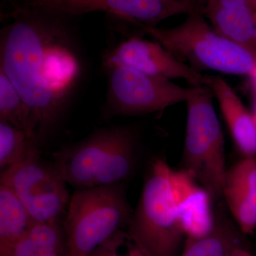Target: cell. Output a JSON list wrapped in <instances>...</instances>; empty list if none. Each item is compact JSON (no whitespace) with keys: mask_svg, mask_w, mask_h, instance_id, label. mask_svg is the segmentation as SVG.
Listing matches in <instances>:
<instances>
[{"mask_svg":"<svg viewBox=\"0 0 256 256\" xmlns=\"http://www.w3.org/2000/svg\"><path fill=\"white\" fill-rule=\"evenodd\" d=\"M2 28L0 69L31 114L37 138L55 124L79 72L56 15L16 8Z\"/></svg>","mask_w":256,"mask_h":256,"instance_id":"cell-1","label":"cell"},{"mask_svg":"<svg viewBox=\"0 0 256 256\" xmlns=\"http://www.w3.org/2000/svg\"><path fill=\"white\" fill-rule=\"evenodd\" d=\"M190 175L175 170L162 158L152 162L128 232L151 256H178L186 238L182 220Z\"/></svg>","mask_w":256,"mask_h":256,"instance_id":"cell-2","label":"cell"},{"mask_svg":"<svg viewBox=\"0 0 256 256\" xmlns=\"http://www.w3.org/2000/svg\"><path fill=\"white\" fill-rule=\"evenodd\" d=\"M137 162V137L131 128H102L52 153V165L77 190L124 182Z\"/></svg>","mask_w":256,"mask_h":256,"instance_id":"cell-3","label":"cell"},{"mask_svg":"<svg viewBox=\"0 0 256 256\" xmlns=\"http://www.w3.org/2000/svg\"><path fill=\"white\" fill-rule=\"evenodd\" d=\"M188 15L174 28H140L176 58L198 72L252 75L256 68V52L220 35L200 12L192 11Z\"/></svg>","mask_w":256,"mask_h":256,"instance_id":"cell-4","label":"cell"},{"mask_svg":"<svg viewBox=\"0 0 256 256\" xmlns=\"http://www.w3.org/2000/svg\"><path fill=\"white\" fill-rule=\"evenodd\" d=\"M132 214L122 183L76 190L64 224L68 256H92Z\"/></svg>","mask_w":256,"mask_h":256,"instance_id":"cell-5","label":"cell"},{"mask_svg":"<svg viewBox=\"0 0 256 256\" xmlns=\"http://www.w3.org/2000/svg\"><path fill=\"white\" fill-rule=\"evenodd\" d=\"M213 92L206 86L194 87L188 105L182 169L212 200L222 198L226 174L222 126L214 109Z\"/></svg>","mask_w":256,"mask_h":256,"instance_id":"cell-6","label":"cell"},{"mask_svg":"<svg viewBox=\"0 0 256 256\" xmlns=\"http://www.w3.org/2000/svg\"><path fill=\"white\" fill-rule=\"evenodd\" d=\"M108 70L105 114L108 118L160 112L178 102H186L194 90V87L180 86L169 79L124 67Z\"/></svg>","mask_w":256,"mask_h":256,"instance_id":"cell-7","label":"cell"},{"mask_svg":"<svg viewBox=\"0 0 256 256\" xmlns=\"http://www.w3.org/2000/svg\"><path fill=\"white\" fill-rule=\"evenodd\" d=\"M0 184L14 192L34 223L60 222L70 202L67 183L40 152L2 170Z\"/></svg>","mask_w":256,"mask_h":256,"instance_id":"cell-8","label":"cell"},{"mask_svg":"<svg viewBox=\"0 0 256 256\" xmlns=\"http://www.w3.org/2000/svg\"><path fill=\"white\" fill-rule=\"evenodd\" d=\"M16 8L58 16L105 12L140 26H156L166 18L192 11L182 0H22Z\"/></svg>","mask_w":256,"mask_h":256,"instance_id":"cell-9","label":"cell"},{"mask_svg":"<svg viewBox=\"0 0 256 256\" xmlns=\"http://www.w3.org/2000/svg\"><path fill=\"white\" fill-rule=\"evenodd\" d=\"M106 68L120 66L133 69L152 76L183 79L192 87L205 86V76L184 63L159 42L133 37L120 44L106 56Z\"/></svg>","mask_w":256,"mask_h":256,"instance_id":"cell-10","label":"cell"},{"mask_svg":"<svg viewBox=\"0 0 256 256\" xmlns=\"http://www.w3.org/2000/svg\"><path fill=\"white\" fill-rule=\"evenodd\" d=\"M222 197L242 234L256 230V156H244L227 170Z\"/></svg>","mask_w":256,"mask_h":256,"instance_id":"cell-11","label":"cell"},{"mask_svg":"<svg viewBox=\"0 0 256 256\" xmlns=\"http://www.w3.org/2000/svg\"><path fill=\"white\" fill-rule=\"evenodd\" d=\"M196 11L220 35L256 53L254 11L248 0H202Z\"/></svg>","mask_w":256,"mask_h":256,"instance_id":"cell-12","label":"cell"},{"mask_svg":"<svg viewBox=\"0 0 256 256\" xmlns=\"http://www.w3.org/2000/svg\"><path fill=\"white\" fill-rule=\"evenodd\" d=\"M218 100L236 146L244 156H256V124L250 114L230 85L218 76H205Z\"/></svg>","mask_w":256,"mask_h":256,"instance_id":"cell-13","label":"cell"},{"mask_svg":"<svg viewBox=\"0 0 256 256\" xmlns=\"http://www.w3.org/2000/svg\"><path fill=\"white\" fill-rule=\"evenodd\" d=\"M240 245L237 228L222 212L215 214V223L208 234L186 238L180 256H226Z\"/></svg>","mask_w":256,"mask_h":256,"instance_id":"cell-14","label":"cell"},{"mask_svg":"<svg viewBox=\"0 0 256 256\" xmlns=\"http://www.w3.org/2000/svg\"><path fill=\"white\" fill-rule=\"evenodd\" d=\"M28 210L14 192L0 184V252L28 234L33 225Z\"/></svg>","mask_w":256,"mask_h":256,"instance_id":"cell-15","label":"cell"},{"mask_svg":"<svg viewBox=\"0 0 256 256\" xmlns=\"http://www.w3.org/2000/svg\"><path fill=\"white\" fill-rule=\"evenodd\" d=\"M37 140L28 132L0 121V168L2 171L40 152Z\"/></svg>","mask_w":256,"mask_h":256,"instance_id":"cell-16","label":"cell"},{"mask_svg":"<svg viewBox=\"0 0 256 256\" xmlns=\"http://www.w3.org/2000/svg\"><path fill=\"white\" fill-rule=\"evenodd\" d=\"M0 121L22 130L38 139L28 106L2 69H0Z\"/></svg>","mask_w":256,"mask_h":256,"instance_id":"cell-17","label":"cell"},{"mask_svg":"<svg viewBox=\"0 0 256 256\" xmlns=\"http://www.w3.org/2000/svg\"><path fill=\"white\" fill-rule=\"evenodd\" d=\"M90 256H151L128 230H118Z\"/></svg>","mask_w":256,"mask_h":256,"instance_id":"cell-18","label":"cell"},{"mask_svg":"<svg viewBox=\"0 0 256 256\" xmlns=\"http://www.w3.org/2000/svg\"><path fill=\"white\" fill-rule=\"evenodd\" d=\"M226 256H252L242 246L236 247Z\"/></svg>","mask_w":256,"mask_h":256,"instance_id":"cell-19","label":"cell"},{"mask_svg":"<svg viewBox=\"0 0 256 256\" xmlns=\"http://www.w3.org/2000/svg\"><path fill=\"white\" fill-rule=\"evenodd\" d=\"M182 1L188 4L193 11H196L202 0H182Z\"/></svg>","mask_w":256,"mask_h":256,"instance_id":"cell-20","label":"cell"},{"mask_svg":"<svg viewBox=\"0 0 256 256\" xmlns=\"http://www.w3.org/2000/svg\"><path fill=\"white\" fill-rule=\"evenodd\" d=\"M250 78H252V86H254V90H255L256 92V68L254 72H252V75L250 76Z\"/></svg>","mask_w":256,"mask_h":256,"instance_id":"cell-21","label":"cell"},{"mask_svg":"<svg viewBox=\"0 0 256 256\" xmlns=\"http://www.w3.org/2000/svg\"><path fill=\"white\" fill-rule=\"evenodd\" d=\"M248 4H250V8L254 10V11H256V0H248Z\"/></svg>","mask_w":256,"mask_h":256,"instance_id":"cell-22","label":"cell"},{"mask_svg":"<svg viewBox=\"0 0 256 256\" xmlns=\"http://www.w3.org/2000/svg\"><path fill=\"white\" fill-rule=\"evenodd\" d=\"M252 117H254V121H255L256 124V102L255 104V108H254V112L252 114Z\"/></svg>","mask_w":256,"mask_h":256,"instance_id":"cell-23","label":"cell"},{"mask_svg":"<svg viewBox=\"0 0 256 256\" xmlns=\"http://www.w3.org/2000/svg\"><path fill=\"white\" fill-rule=\"evenodd\" d=\"M254 20H255V22H256V11H254Z\"/></svg>","mask_w":256,"mask_h":256,"instance_id":"cell-24","label":"cell"}]
</instances>
